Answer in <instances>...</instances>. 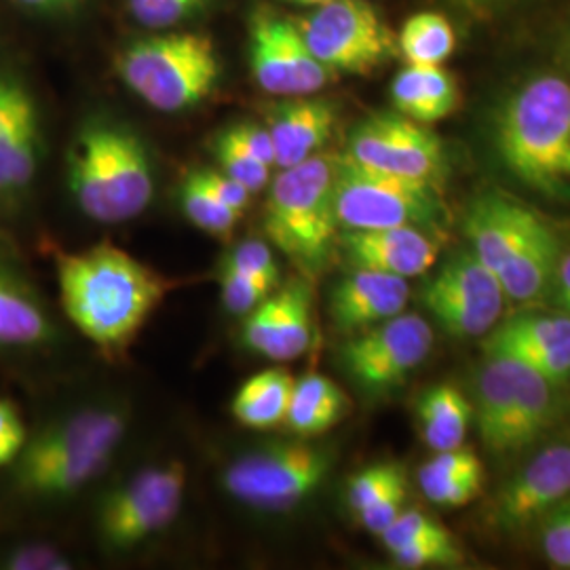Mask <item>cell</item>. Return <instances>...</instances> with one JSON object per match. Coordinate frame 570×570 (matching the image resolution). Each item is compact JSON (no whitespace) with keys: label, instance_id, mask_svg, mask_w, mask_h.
Masks as SVG:
<instances>
[{"label":"cell","instance_id":"cell-5","mask_svg":"<svg viewBox=\"0 0 570 570\" xmlns=\"http://www.w3.org/2000/svg\"><path fill=\"white\" fill-rule=\"evenodd\" d=\"M338 155L317 153L303 164L282 169L268 186L266 239L308 282L326 271L338 242L334 205Z\"/></svg>","mask_w":570,"mask_h":570},{"label":"cell","instance_id":"cell-8","mask_svg":"<svg viewBox=\"0 0 570 570\" xmlns=\"http://www.w3.org/2000/svg\"><path fill=\"white\" fill-rule=\"evenodd\" d=\"M334 205L341 230L419 226L433 233L442 218L440 188L370 169L346 155L336 159Z\"/></svg>","mask_w":570,"mask_h":570},{"label":"cell","instance_id":"cell-41","mask_svg":"<svg viewBox=\"0 0 570 570\" xmlns=\"http://www.w3.org/2000/svg\"><path fill=\"white\" fill-rule=\"evenodd\" d=\"M541 543L553 567L570 569V499L543 518Z\"/></svg>","mask_w":570,"mask_h":570},{"label":"cell","instance_id":"cell-14","mask_svg":"<svg viewBox=\"0 0 570 570\" xmlns=\"http://www.w3.org/2000/svg\"><path fill=\"white\" fill-rule=\"evenodd\" d=\"M346 157L370 169L440 188L446 150L425 122L395 112H376L360 122L346 144Z\"/></svg>","mask_w":570,"mask_h":570},{"label":"cell","instance_id":"cell-3","mask_svg":"<svg viewBox=\"0 0 570 570\" xmlns=\"http://www.w3.org/2000/svg\"><path fill=\"white\" fill-rule=\"evenodd\" d=\"M494 142L511 176L548 197H570V85L543 75L499 112Z\"/></svg>","mask_w":570,"mask_h":570},{"label":"cell","instance_id":"cell-35","mask_svg":"<svg viewBox=\"0 0 570 570\" xmlns=\"http://www.w3.org/2000/svg\"><path fill=\"white\" fill-rule=\"evenodd\" d=\"M406 480V469L400 463H379V465L366 468L357 475H353V480L348 482V490H346L348 508L360 513L366 510L367 505H372L379 497H383L387 490Z\"/></svg>","mask_w":570,"mask_h":570},{"label":"cell","instance_id":"cell-1","mask_svg":"<svg viewBox=\"0 0 570 570\" xmlns=\"http://www.w3.org/2000/svg\"><path fill=\"white\" fill-rule=\"evenodd\" d=\"M66 317L104 357L131 346L178 282L112 244L56 256Z\"/></svg>","mask_w":570,"mask_h":570},{"label":"cell","instance_id":"cell-42","mask_svg":"<svg viewBox=\"0 0 570 570\" xmlns=\"http://www.w3.org/2000/svg\"><path fill=\"white\" fill-rule=\"evenodd\" d=\"M28 440V429L21 419L20 407L11 400L0 397V469L9 468Z\"/></svg>","mask_w":570,"mask_h":570},{"label":"cell","instance_id":"cell-40","mask_svg":"<svg viewBox=\"0 0 570 570\" xmlns=\"http://www.w3.org/2000/svg\"><path fill=\"white\" fill-rule=\"evenodd\" d=\"M0 569L9 570H68L72 562L47 543H20L0 556Z\"/></svg>","mask_w":570,"mask_h":570},{"label":"cell","instance_id":"cell-24","mask_svg":"<svg viewBox=\"0 0 570 570\" xmlns=\"http://www.w3.org/2000/svg\"><path fill=\"white\" fill-rule=\"evenodd\" d=\"M41 157V121L32 96L0 125V202H16L30 188Z\"/></svg>","mask_w":570,"mask_h":570},{"label":"cell","instance_id":"cell-20","mask_svg":"<svg viewBox=\"0 0 570 570\" xmlns=\"http://www.w3.org/2000/svg\"><path fill=\"white\" fill-rule=\"evenodd\" d=\"M541 223L543 218L529 205L501 193H484L469 204L463 230L469 249L499 275Z\"/></svg>","mask_w":570,"mask_h":570},{"label":"cell","instance_id":"cell-36","mask_svg":"<svg viewBox=\"0 0 570 570\" xmlns=\"http://www.w3.org/2000/svg\"><path fill=\"white\" fill-rule=\"evenodd\" d=\"M223 271L261 279L275 287L279 284V266L275 263L273 249L265 242L256 239H247L244 244L235 245L223 261Z\"/></svg>","mask_w":570,"mask_h":570},{"label":"cell","instance_id":"cell-30","mask_svg":"<svg viewBox=\"0 0 570 570\" xmlns=\"http://www.w3.org/2000/svg\"><path fill=\"white\" fill-rule=\"evenodd\" d=\"M456 47L450 21L435 11L412 16L400 32V51L412 66H442Z\"/></svg>","mask_w":570,"mask_h":570},{"label":"cell","instance_id":"cell-19","mask_svg":"<svg viewBox=\"0 0 570 570\" xmlns=\"http://www.w3.org/2000/svg\"><path fill=\"white\" fill-rule=\"evenodd\" d=\"M336 252L343 254L351 268L410 279L425 275L438 263L440 242L431 230L419 226L341 230Z\"/></svg>","mask_w":570,"mask_h":570},{"label":"cell","instance_id":"cell-34","mask_svg":"<svg viewBox=\"0 0 570 570\" xmlns=\"http://www.w3.org/2000/svg\"><path fill=\"white\" fill-rule=\"evenodd\" d=\"M393 562L402 569H435V567H463L465 553L456 546L452 534L421 539L414 543L389 551Z\"/></svg>","mask_w":570,"mask_h":570},{"label":"cell","instance_id":"cell-17","mask_svg":"<svg viewBox=\"0 0 570 570\" xmlns=\"http://www.w3.org/2000/svg\"><path fill=\"white\" fill-rule=\"evenodd\" d=\"M482 351L530 367L560 387L570 379V315H515L490 330Z\"/></svg>","mask_w":570,"mask_h":570},{"label":"cell","instance_id":"cell-16","mask_svg":"<svg viewBox=\"0 0 570 570\" xmlns=\"http://www.w3.org/2000/svg\"><path fill=\"white\" fill-rule=\"evenodd\" d=\"M570 499V438H562L532 454L499 490L492 524L501 532H518L543 520Z\"/></svg>","mask_w":570,"mask_h":570},{"label":"cell","instance_id":"cell-23","mask_svg":"<svg viewBox=\"0 0 570 570\" xmlns=\"http://www.w3.org/2000/svg\"><path fill=\"white\" fill-rule=\"evenodd\" d=\"M56 341V324L37 289L0 263V348L30 351Z\"/></svg>","mask_w":570,"mask_h":570},{"label":"cell","instance_id":"cell-26","mask_svg":"<svg viewBox=\"0 0 570 570\" xmlns=\"http://www.w3.org/2000/svg\"><path fill=\"white\" fill-rule=\"evenodd\" d=\"M391 100L400 115L429 125L456 110L459 85L442 66L407 63L391 82Z\"/></svg>","mask_w":570,"mask_h":570},{"label":"cell","instance_id":"cell-13","mask_svg":"<svg viewBox=\"0 0 570 570\" xmlns=\"http://www.w3.org/2000/svg\"><path fill=\"white\" fill-rule=\"evenodd\" d=\"M435 343L423 315L400 313L383 324L351 334L341 348V364L351 381L367 393H385L406 383L428 360Z\"/></svg>","mask_w":570,"mask_h":570},{"label":"cell","instance_id":"cell-43","mask_svg":"<svg viewBox=\"0 0 570 570\" xmlns=\"http://www.w3.org/2000/svg\"><path fill=\"white\" fill-rule=\"evenodd\" d=\"M407 480L387 490L383 497H379L366 510L360 511V522L366 527L370 532L381 534L387 529L389 524L406 510Z\"/></svg>","mask_w":570,"mask_h":570},{"label":"cell","instance_id":"cell-12","mask_svg":"<svg viewBox=\"0 0 570 570\" xmlns=\"http://www.w3.org/2000/svg\"><path fill=\"white\" fill-rule=\"evenodd\" d=\"M298 28L313 58L334 75H366L395 51L387 26L366 0H327Z\"/></svg>","mask_w":570,"mask_h":570},{"label":"cell","instance_id":"cell-48","mask_svg":"<svg viewBox=\"0 0 570 570\" xmlns=\"http://www.w3.org/2000/svg\"><path fill=\"white\" fill-rule=\"evenodd\" d=\"M454 2L465 7V9H487L489 4L497 2V0H454Z\"/></svg>","mask_w":570,"mask_h":570},{"label":"cell","instance_id":"cell-49","mask_svg":"<svg viewBox=\"0 0 570 570\" xmlns=\"http://www.w3.org/2000/svg\"><path fill=\"white\" fill-rule=\"evenodd\" d=\"M294 2H301V4H324L327 0H294Z\"/></svg>","mask_w":570,"mask_h":570},{"label":"cell","instance_id":"cell-33","mask_svg":"<svg viewBox=\"0 0 570 570\" xmlns=\"http://www.w3.org/2000/svg\"><path fill=\"white\" fill-rule=\"evenodd\" d=\"M214 150H216V159L220 164V169L225 171L226 176L244 184L252 195L265 190L271 183V167L254 159L244 146L228 134V129H225L216 138Z\"/></svg>","mask_w":570,"mask_h":570},{"label":"cell","instance_id":"cell-44","mask_svg":"<svg viewBox=\"0 0 570 570\" xmlns=\"http://www.w3.org/2000/svg\"><path fill=\"white\" fill-rule=\"evenodd\" d=\"M199 178L204 180L205 186L209 188V193L223 202L226 207H230L233 212H237L239 216H244L245 209L249 207L252 202V193L245 188L244 184L233 180L230 176H226L225 171H216V169H207L202 167L197 169Z\"/></svg>","mask_w":570,"mask_h":570},{"label":"cell","instance_id":"cell-18","mask_svg":"<svg viewBox=\"0 0 570 570\" xmlns=\"http://www.w3.org/2000/svg\"><path fill=\"white\" fill-rule=\"evenodd\" d=\"M313 287L306 277L289 279L245 315L244 343L273 362H292L311 346Z\"/></svg>","mask_w":570,"mask_h":570},{"label":"cell","instance_id":"cell-9","mask_svg":"<svg viewBox=\"0 0 570 570\" xmlns=\"http://www.w3.org/2000/svg\"><path fill=\"white\" fill-rule=\"evenodd\" d=\"M330 468L327 450L303 442H273L235 459L223 473V487L247 508L292 510L324 484Z\"/></svg>","mask_w":570,"mask_h":570},{"label":"cell","instance_id":"cell-25","mask_svg":"<svg viewBox=\"0 0 570 570\" xmlns=\"http://www.w3.org/2000/svg\"><path fill=\"white\" fill-rule=\"evenodd\" d=\"M560 258V239L543 220L530 235L529 242L522 245V249L497 275L508 301L515 305H530L541 301L553 285Z\"/></svg>","mask_w":570,"mask_h":570},{"label":"cell","instance_id":"cell-6","mask_svg":"<svg viewBox=\"0 0 570 570\" xmlns=\"http://www.w3.org/2000/svg\"><path fill=\"white\" fill-rule=\"evenodd\" d=\"M471 406L484 449L499 459L543 442L564 414L558 385L518 362L489 355L475 374Z\"/></svg>","mask_w":570,"mask_h":570},{"label":"cell","instance_id":"cell-32","mask_svg":"<svg viewBox=\"0 0 570 570\" xmlns=\"http://www.w3.org/2000/svg\"><path fill=\"white\" fill-rule=\"evenodd\" d=\"M419 484L423 494L438 508H465L482 494V473H438L428 468L419 469Z\"/></svg>","mask_w":570,"mask_h":570},{"label":"cell","instance_id":"cell-47","mask_svg":"<svg viewBox=\"0 0 570 570\" xmlns=\"http://www.w3.org/2000/svg\"><path fill=\"white\" fill-rule=\"evenodd\" d=\"M18 2H21L23 7H32V9H58L70 0H18Z\"/></svg>","mask_w":570,"mask_h":570},{"label":"cell","instance_id":"cell-27","mask_svg":"<svg viewBox=\"0 0 570 570\" xmlns=\"http://www.w3.org/2000/svg\"><path fill=\"white\" fill-rule=\"evenodd\" d=\"M346 412L345 391L324 374L311 372L296 381L284 423L301 438H315L338 425Z\"/></svg>","mask_w":570,"mask_h":570},{"label":"cell","instance_id":"cell-28","mask_svg":"<svg viewBox=\"0 0 570 570\" xmlns=\"http://www.w3.org/2000/svg\"><path fill=\"white\" fill-rule=\"evenodd\" d=\"M416 414L421 435L433 452L459 449L465 444L473 406L465 393L454 385H433L419 397Z\"/></svg>","mask_w":570,"mask_h":570},{"label":"cell","instance_id":"cell-46","mask_svg":"<svg viewBox=\"0 0 570 570\" xmlns=\"http://www.w3.org/2000/svg\"><path fill=\"white\" fill-rule=\"evenodd\" d=\"M551 289L556 292V301L562 313L570 315V254H562Z\"/></svg>","mask_w":570,"mask_h":570},{"label":"cell","instance_id":"cell-39","mask_svg":"<svg viewBox=\"0 0 570 570\" xmlns=\"http://www.w3.org/2000/svg\"><path fill=\"white\" fill-rule=\"evenodd\" d=\"M204 4L205 0H129L134 18L153 30L176 26L199 11Z\"/></svg>","mask_w":570,"mask_h":570},{"label":"cell","instance_id":"cell-29","mask_svg":"<svg viewBox=\"0 0 570 570\" xmlns=\"http://www.w3.org/2000/svg\"><path fill=\"white\" fill-rule=\"evenodd\" d=\"M296 379L284 367H268L247 379L233 397L235 419L249 429H271L284 423Z\"/></svg>","mask_w":570,"mask_h":570},{"label":"cell","instance_id":"cell-22","mask_svg":"<svg viewBox=\"0 0 570 570\" xmlns=\"http://www.w3.org/2000/svg\"><path fill=\"white\" fill-rule=\"evenodd\" d=\"M336 125L334 104L303 96L275 104L266 115V129L275 146V167L285 169L322 153Z\"/></svg>","mask_w":570,"mask_h":570},{"label":"cell","instance_id":"cell-10","mask_svg":"<svg viewBox=\"0 0 570 570\" xmlns=\"http://www.w3.org/2000/svg\"><path fill=\"white\" fill-rule=\"evenodd\" d=\"M188 473L183 461L144 469L104 497L98 532L112 551L138 548L167 529L183 510Z\"/></svg>","mask_w":570,"mask_h":570},{"label":"cell","instance_id":"cell-38","mask_svg":"<svg viewBox=\"0 0 570 570\" xmlns=\"http://www.w3.org/2000/svg\"><path fill=\"white\" fill-rule=\"evenodd\" d=\"M273 292H275V285L220 268V298L228 313L245 317L254 306L261 305Z\"/></svg>","mask_w":570,"mask_h":570},{"label":"cell","instance_id":"cell-15","mask_svg":"<svg viewBox=\"0 0 570 570\" xmlns=\"http://www.w3.org/2000/svg\"><path fill=\"white\" fill-rule=\"evenodd\" d=\"M249 68L256 85L279 98L315 96L334 77L313 58L301 28L266 9L249 26Z\"/></svg>","mask_w":570,"mask_h":570},{"label":"cell","instance_id":"cell-45","mask_svg":"<svg viewBox=\"0 0 570 570\" xmlns=\"http://www.w3.org/2000/svg\"><path fill=\"white\" fill-rule=\"evenodd\" d=\"M228 134L244 146L245 150L258 159L261 164L268 165L271 169L275 167V146L271 140V134L266 125H256V122H237L228 127Z\"/></svg>","mask_w":570,"mask_h":570},{"label":"cell","instance_id":"cell-21","mask_svg":"<svg viewBox=\"0 0 570 570\" xmlns=\"http://www.w3.org/2000/svg\"><path fill=\"white\" fill-rule=\"evenodd\" d=\"M410 285L404 277L353 268L330 294V317L341 334H357L406 311Z\"/></svg>","mask_w":570,"mask_h":570},{"label":"cell","instance_id":"cell-4","mask_svg":"<svg viewBox=\"0 0 570 570\" xmlns=\"http://www.w3.org/2000/svg\"><path fill=\"white\" fill-rule=\"evenodd\" d=\"M66 178L82 214L102 225L140 216L155 195L146 146L117 122L91 121L82 127L68 150Z\"/></svg>","mask_w":570,"mask_h":570},{"label":"cell","instance_id":"cell-31","mask_svg":"<svg viewBox=\"0 0 570 570\" xmlns=\"http://www.w3.org/2000/svg\"><path fill=\"white\" fill-rule=\"evenodd\" d=\"M180 205H183L184 216L193 225L218 239H230L242 218L237 212L226 207L209 193V188L199 178L197 169L188 171V176L183 180Z\"/></svg>","mask_w":570,"mask_h":570},{"label":"cell","instance_id":"cell-37","mask_svg":"<svg viewBox=\"0 0 570 570\" xmlns=\"http://www.w3.org/2000/svg\"><path fill=\"white\" fill-rule=\"evenodd\" d=\"M444 534H450L449 530L444 529L435 518H431L423 511L404 510L379 537L383 539L385 548L391 551L421 539L444 537Z\"/></svg>","mask_w":570,"mask_h":570},{"label":"cell","instance_id":"cell-7","mask_svg":"<svg viewBox=\"0 0 570 570\" xmlns=\"http://www.w3.org/2000/svg\"><path fill=\"white\" fill-rule=\"evenodd\" d=\"M117 72L150 108L183 112L214 91L220 61L209 37L171 32L127 45L117 58Z\"/></svg>","mask_w":570,"mask_h":570},{"label":"cell","instance_id":"cell-11","mask_svg":"<svg viewBox=\"0 0 570 570\" xmlns=\"http://www.w3.org/2000/svg\"><path fill=\"white\" fill-rule=\"evenodd\" d=\"M421 303L454 338H484L499 324L508 296L471 249L456 252L421 289Z\"/></svg>","mask_w":570,"mask_h":570},{"label":"cell","instance_id":"cell-2","mask_svg":"<svg viewBox=\"0 0 570 570\" xmlns=\"http://www.w3.org/2000/svg\"><path fill=\"white\" fill-rule=\"evenodd\" d=\"M129 410L117 404L87 406L63 414L28 435L11 463L13 490L35 501H53L89 484L127 433Z\"/></svg>","mask_w":570,"mask_h":570}]
</instances>
